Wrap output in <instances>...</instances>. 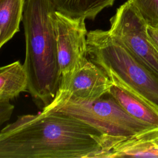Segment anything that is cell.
Masks as SVG:
<instances>
[{
	"label": "cell",
	"instance_id": "cell-1",
	"mask_svg": "<svg viewBox=\"0 0 158 158\" xmlns=\"http://www.w3.org/2000/svg\"><path fill=\"white\" fill-rule=\"evenodd\" d=\"M113 136L60 112L25 114L0 131V158H96Z\"/></svg>",
	"mask_w": 158,
	"mask_h": 158
},
{
	"label": "cell",
	"instance_id": "cell-2",
	"mask_svg": "<svg viewBox=\"0 0 158 158\" xmlns=\"http://www.w3.org/2000/svg\"><path fill=\"white\" fill-rule=\"evenodd\" d=\"M55 11L52 0H24L23 65L28 77V91L42 109L52 101L61 81L52 19Z\"/></svg>",
	"mask_w": 158,
	"mask_h": 158
},
{
	"label": "cell",
	"instance_id": "cell-3",
	"mask_svg": "<svg viewBox=\"0 0 158 158\" xmlns=\"http://www.w3.org/2000/svg\"><path fill=\"white\" fill-rule=\"evenodd\" d=\"M90 60L118 85L158 110V78L109 30L87 34Z\"/></svg>",
	"mask_w": 158,
	"mask_h": 158
},
{
	"label": "cell",
	"instance_id": "cell-4",
	"mask_svg": "<svg viewBox=\"0 0 158 158\" xmlns=\"http://www.w3.org/2000/svg\"><path fill=\"white\" fill-rule=\"evenodd\" d=\"M57 111L75 117L110 136L128 137L158 129L130 115L110 95L89 101L69 99L51 112Z\"/></svg>",
	"mask_w": 158,
	"mask_h": 158
},
{
	"label": "cell",
	"instance_id": "cell-5",
	"mask_svg": "<svg viewBox=\"0 0 158 158\" xmlns=\"http://www.w3.org/2000/svg\"><path fill=\"white\" fill-rule=\"evenodd\" d=\"M110 23V33L158 78V49L148 36V25L132 4L127 1L118 7Z\"/></svg>",
	"mask_w": 158,
	"mask_h": 158
},
{
	"label": "cell",
	"instance_id": "cell-6",
	"mask_svg": "<svg viewBox=\"0 0 158 158\" xmlns=\"http://www.w3.org/2000/svg\"><path fill=\"white\" fill-rule=\"evenodd\" d=\"M61 80L66 79L88 60L85 19H73L57 11L52 15Z\"/></svg>",
	"mask_w": 158,
	"mask_h": 158
},
{
	"label": "cell",
	"instance_id": "cell-7",
	"mask_svg": "<svg viewBox=\"0 0 158 158\" xmlns=\"http://www.w3.org/2000/svg\"><path fill=\"white\" fill-rule=\"evenodd\" d=\"M113 82L98 65L88 60L66 79L61 80L52 101L42 109L51 112L69 99L94 101L107 95Z\"/></svg>",
	"mask_w": 158,
	"mask_h": 158
},
{
	"label": "cell",
	"instance_id": "cell-8",
	"mask_svg": "<svg viewBox=\"0 0 158 158\" xmlns=\"http://www.w3.org/2000/svg\"><path fill=\"white\" fill-rule=\"evenodd\" d=\"M108 94L130 115L141 122L158 127V110L123 88L114 83Z\"/></svg>",
	"mask_w": 158,
	"mask_h": 158
},
{
	"label": "cell",
	"instance_id": "cell-9",
	"mask_svg": "<svg viewBox=\"0 0 158 158\" xmlns=\"http://www.w3.org/2000/svg\"><path fill=\"white\" fill-rule=\"evenodd\" d=\"M27 72L19 61L0 69V101H10L21 93L28 91Z\"/></svg>",
	"mask_w": 158,
	"mask_h": 158
},
{
	"label": "cell",
	"instance_id": "cell-10",
	"mask_svg": "<svg viewBox=\"0 0 158 158\" xmlns=\"http://www.w3.org/2000/svg\"><path fill=\"white\" fill-rule=\"evenodd\" d=\"M56 11L71 18L93 20L115 0H52Z\"/></svg>",
	"mask_w": 158,
	"mask_h": 158
},
{
	"label": "cell",
	"instance_id": "cell-11",
	"mask_svg": "<svg viewBox=\"0 0 158 158\" xmlns=\"http://www.w3.org/2000/svg\"><path fill=\"white\" fill-rule=\"evenodd\" d=\"M24 0H0V48L19 31Z\"/></svg>",
	"mask_w": 158,
	"mask_h": 158
},
{
	"label": "cell",
	"instance_id": "cell-12",
	"mask_svg": "<svg viewBox=\"0 0 158 158\" xmlns=\"http://www.w3.org/2000/svg\"><path fill=\"white\" fill-rule=\"evenodd\" d=\"M138 12L148 26L158 30V0H127Z\"/></svg>",
	"mask_w": 158,
	"mask_h": 158
},
{
	"label": "cell",
	"instance_id": "cell-13",
	"mask_svg": "<svg viewBox=\"0 0 158 158\" xmlns=\"http://www.w3.org/2000/svg\"><path fill=\"white\" fill-rule=\"evenodd\" d=\"M14 106L10 103V101H0V124H3L9 120Z\"/></svg>",
	"mask_w": 158,
	"mask_h": 158
},
{
	"label": "cell",
	"instance_id": "cell-14",
	"mask_svg": "<svg viewBox=\"0 0 158 158\" xmlns=\"http://www.w3.org/2000/svg\"><path fill=\"white\" fill-rule=\"evenodd\" d=\"M147 31L150 40L158 49V30L148 26Z\"/></svg>",
	"mask_w": 158,
	"mask_h": 158
},
{
	"label": "cell",
	"instance_id": "cell-15",
	"mask_svg": "<svg viewBox=\"0 0 158 158\" xmlns=\"http://www.w3.org/2000/svg\"><path fill=\"white\" fill-rule=\"evenodd\" d=\"M153 142H154V144L158 148V133L157 134V135L156 136V137L154 138Z\"/></svg>",
	"mask_w": 158,
	"mask_h": 158
}]
</instances>
